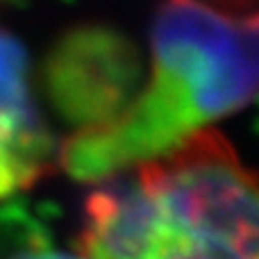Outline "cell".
Instances as JSON below:
<instances>
[{"instance_id": "cell-1", "label": "cell", "mask_w": 259, "mask_h": 259, "mask_svg": "<svg viewBox=\"0 0 259 259\" xmlns=\"http://www.w3.org/2000/svg\"><path fill=\"white\" fill-rule=\"evenodd\" d=\"M257 96L259 9L232 14L202 0H161L148 80L118 118L73 132L57 164L75 180H107L173 150Z\"/></svg>"}, {"instance_id": "cell-2", "label": "cell", "mask_w": 259, "mask_h": 259, "mask_svg": "<svg viewBox=\"0 0 259 259\" xmlns=\"http://www.w3.org/2000/svg\"><path fill=\"white\" fill-rule=\"evenodd\" d=\"M87 259H259V170L200 130L87 196Z\"/></svg>"}, {"instance_id": "cell-3", "label": "cell", "mask_w": 259, "mask_h": 259, "mask_svg": "<svg viewBox=\"0 0 259 259\" xmlns=\"http://www.w3.org/2000/svg\"><path fill=\"white\" fill-rule=\"evenodd\" d=\"M141 87V59L132 41L107 27L64 36L46 62V91L66 123L94 130L118 118Z\"/></svg>"}, {"instance_id": "cell-4", "label": "cell", "mask_w": 259, "mask_h": 259, "mask_svg": "<svg viewBox=\"0 0 259 259\" xmlns=\"http://www.w3.org/2000/svg\"><path fill=\"white\" fill-rule=\"evenodd\" d=\"M57 164L27 89L25 50L0 30V200L30 189Z\"/></svg>"}, {"instance_id": "cell-5", "label": "cell", "mask_w": 259, "mask_h": 259, "mask_svg": "<svg viewBox=\"0 0 259 259\" xmlns=\"http://www.w3.org/2000/svg\"><path fill=\"white\" fill-rule=\"evenodd\" d=\"M259 0H211V7H219L223 12L232 14H246L248 9H255Z\"/></svg>"}, {"instance_id": "cell-6", "label": "cell", "mask_w": 259, "mask_h": 259, "mask_svg": "<svg viewBox=\"0 0 259 259\" xmlns=\"http://www.w3.org/2000/svg\"><path fill=\"white\" fill-rule=\"evenodd\" d=\"M9 259H84V257H75V255L57 252V250H34V252H23V255L9 257Z\"/></svg>"}]
</instances>
